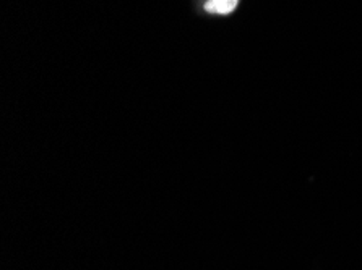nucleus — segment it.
Returning <instances> with one entry per match:
<instances>
[{
    "mask_svg": "<svg viewBox=\"0 0 362 270\" xmlns=\"http://www.w3.org/2000/svg\"><path fill=\"white\" fill-rule=\"evenodd\" d=\"M238 5V0H208L205 4V10L210 13L226 15L231 13Z\"/></svg>",
    "mask_w": 362,
    "mask_h": 270,
    "instance_id": "obj_1",
    "label": "nucleus"
}]
</instances>
